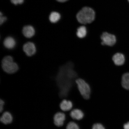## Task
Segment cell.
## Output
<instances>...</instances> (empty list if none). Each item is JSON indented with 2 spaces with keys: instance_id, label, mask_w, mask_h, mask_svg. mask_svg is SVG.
I'll list each match as a JSON object with an SVG mask.
<instances>
[{
  "instance_id": "6da1fadb",
  "label": "cell",
  "mask_w": 129,
  "mask_h": 129,
  "mask_svg": "<svg viewBox=\"0 0 129 129\" xmlns=\"http://www.w3.org/2000/svg\"><path fill=\"white\" fill-rule=\"evenodd\" d=\"M74 69L73 64L69 62L59 68L55 78L56 86L59 97L61 100L68 96L73 82L77 77Z\"/></svg>"
},
{
  "instance_id": "7a4b0ae2",
  "label": "cell",
  "mask_w": 129,
  "mask_h": 129,
  "mask_svg": "<svg viewBox=\"0 0 129 129\" xmlns=\"http://www.w3.org/2000/svg\"><path fill=\"white\" fill-rule=\"evenodd\" d=\"M76 17L77 20L80 23L84 24L90 23L94 20L95 13L91 8L85 7L78 13Z\"/></svg>"
},
{
  "instance_id": "3957f363",
  "label": "cell",
  "mask_w": 129,
  "mask_h": 129,
  "mask_svg": "<svg viewBox=\"0 0 129 129\" xmlns=\"http://www.w3.org/2000/svg\"><path fill=\"white\" fill-rule=\"evenodd\" d=\"M2 67L4 71L8 74L15 73L18 70V65L14 62L12 56H7L3 58L2 61Z\"/></svg>"
},
{
  "instance_id": "277c9868",
  "label": "cell",
  "mask_w": 129,
  "mask_h": 129,
  "mask_svg": "<svg viewBox=\"0 0 129 129\" xmlns=\"http://www.w3.org/2000/svg\"><path fill=\"white\" fill-rule=\"evenodd\" d=\"M75 82L80 94L84 99H89L91 93V89L89 85L82 79H77Z\"/></svg>"
},
{
  "instance_id": "5b68a950",
  "label": "cell",
  "mask_w": 129,
  "mask_h": 129,
  "mask_svg": "<svg viewBox=\"0 0 129 129\" xmlns=\"http://www.w3.org/2000/svg\"><path fill=\"white\" fill-rule=\"evenodd\" d=\"M101 44L103 45L112 46L115 44L116 42L115 36L107 32H104L101 35Z\"/></svg>"
},
{
  "instance_id": "8992f818",
  "label": "cell",
  "mask_w": 129,
  "mask_h": 129,
  "mask_svg": "<svg viewBox=\"0 0 129 129\" xmlns=\"http://www.w3.org/2000/svg\"><path fill=\"white\" fill-rule=\"evenodd\" d=\"M66 118V114L64 112L60 111L56 112L53 117V122L54 124L58 127L63 126Z\"/></svg>"
},
{
  "instance_id": "52a82bcc",
  "label": "cell",
  "mask_w": 129,
  "mask_h": 129,
  "mask_svg": "<svg viewBox=\"0 0 129 129\" xmlns=\"http://www.w3.org/2000/svg\"><path fill=\"white\" fill-rule=\"evenodd\" d=\"M13 116L12 113L8 111H5L0 114V122L4 125L11 124L13 120Z\"/></svg>"
},
{
  "instance_id": "ba28073f",
  "label": "cell",
  "mask_w": 129,
  "mask_h": 129,
  "mask_svg": "<svg viewBox=\"0 0 129 129\" xmlns=\"http://www.w3.org/2000/svg\"><path fill=\"white\" fill-rule=\"evenodd\" d=\"M23 49L26 55L29 56L34 55L36 51L35 45L31 42H28L24 44Z\"/></svg>"
},
{
  "instance_id": "9c48e42d",
  "label": "cell",
  "mask_w": 129,
  "mask_h": 129,
  "mask_svg": "<svg viewBox=\"0 0 129 129\" xmlns=\"http://www.w3.org/2000/svg\"><path fill=\"white\" fill-rule=\"evenodd\" d=\"M73 106L72 102L69 100L64 99L62 100L59 105L60 110L62 112H68L72 109Z\"/></svg>"
},
{
  "instance_id": "30bf717a",
  "label": "cell",
  "mask_w": 129,
  "mask_h": 129,
  "mask_svg": "<svg viewBox=\"0 0 129 129\" xmlns=\"http://www.w3.org/2000/svg\"><path fill=\"white\" fill-rule=\"evenodd\" d=\"M22 33L24 36L27 38L33 37L35 34V30L31 25H28L24 26L22 30Z\"/></svg>"
},
{
  "instance_id": "8fae6325",
  "label": "cell",
  "mask_w": 129,
  "mask_h": 129,
  "mask_svg": "<svg viewBox=\"0 0 129 129\" xmlns=\"http://www.w3.org/2000/svg\"><path fill=\"white\" fill-rule=\"evenodd\" d=\"M84 114L83 111L78 109L72 110L70 113V116L74 120H81L84 117Z\"/></svg>"
},
{
  "instance_id": "7c38bea8",
  "label": "cell",
  "mask_w": 129,
  "mask_h": 129,
  "mask_svg": "<svg viewBox=\"0 0 129 129\" xmlns=\"http://www.w3.org/2000/svg\"><path fill=\"white\" fill-rule=\"evenodd\" d=\"M112 60L116 65L120 66L123 64L125 61L124 56L121 53H117L113 56Z\"/></svg>"
},
{
  "instance_id": "4fadbf2b",
  "label": "cell",
  "mask_w": 129,
  "mask_h": 129,
  "mask_svg": "<svg viewBox=\"0 0 129 129\" xmlns=\"http://www.w3.org/2000/svg\"><path fill=\"white\" fill-rule=\"evenodd\" d=\"M16 44V40L12 37H8L4 40V46L8 49H11L14 48L15 47Z\"/></svg>"
},
{
  "instance_id": "5bb4252c",
  "label": "cell",
  "mask_w": 129,
  "mask_h": 129,
  "mask_svg": "<svg viewBox=\"0 0 129 129\" xmlns=\"http://www.w3.org/2000/svg\"><path fill=\"white\" fill-rule=\"evenodd\" d=\"M121 85L125 89L129 90V73H125L122 75V78Z\"/></svg>"
},
{
  "instance_id": "9a60e30c",
  "label": "cell",
  "mask_w": 129,
  "mask_h": 129,
  "mask_svg": "<svg viewBox=\"0 0 129 129\" xmlns=\"http://www.w3.org/2000/svg\"><path fill=\"white\" fill-rule=\"evenodd\" d=\"M87 30L86 27L82 26L77 28L76 35L77 37L80 38H83L86 36Z\"/></svg>"
},
{
  "instance_id": "2e32d148",
  "label": "cell",
  "mask_w": 129,
  "mask_h": 129,
  "mask_svg": "<svg viewBox=\"0 0 129 129\" xmlns=\"http://www.w3.org/2000/svg\"><path fill=\"white\" fill-rule=\"evenodd\" d=\"M61 18L60 14L56 12H52L50 14L49 20L52 23H55L60 20Z\"/></svg>"
},
{
  "instance_id": "e0dca14e",
  "label": "cell",
  "mask_w": 129,
  "mask_h": 129,
  "mask_svg": "<svg viewBox=\"0 0 129 129\" xmlns=\"http://www.w3.org/2000/svg\"><path fill=\"white\" fill-rule=\"evenodd\" d=\"M66 129H80L79 126L75 122L71 121L68 123L66 127Z\"/></svg>"
},
{
  "instance_id": "ac0fdd59",
  "label": "cell",
  "mask_w": 129,
  "mask_h": 129,
  "mask_svg": "<svg viewBox=\"0 0 129 129\" xmlns=\"http://www.w3.org/2000/svg\"><path fill=\"white\" fill-rule=\"evenodd\" d=\"M92 129H106L102 124L100 123H96L93 124Z\"/></svg>"
},
{
  "instance_id": "d6986e66",
  "label": "cell",
  "mask_w": 129,
  "mask_h": 129,
  "mask_svg": "<svg viewBox=\"0 0 129 129\" xmlns=\"http://www.w3.org/2000/svg\"><path fill=\"white\" fill-rule=\"evenodd\" d=\"M5 104V103L4 100L0 99V114L4 112Z\"/></svg>"
},
{
  "instance_id": "ffe728a7",
  "label": "cell",
  "mask_w": 129,
  "mask_h": 129,
  "mask_svg": "<svg viewBox=\"0 0 129 129\" xmlns=\"http://www.w3.org/2000/svg\"><path fill=\"white\" fill-rule=\"evenodd\" d=\"M13 4L15 5L22 4L24 2V0H10Z\"/></svg>"
},
{
  "instance_id": "44dd1931",
  "label": "cell",
  "mask_w": 129,
  "mask_h": 129,
  "mask_svg": "<svg viewBox=\"0 0 129 129\" xmlns=\"http://www.w3.org/2000/svg\"><path fill=\"white\" fill-rule=\"evenodd\" d=\"M1 17H0V24L1 25L3 24L5 22H6L7 20V17L4 16H3L1 12Z\"/></svg>"
},
{
  "instance_id": "7402d4cb",
  "label": "cell",
  "mask_w": 129,
  "mask_h": 129,
  "mask_svg": "<svg viewBox=\"0 0 129 129\" xmlns=\"http://www.w3.org/2000/svg\"><path fill=\"white\" fill-rule=\"evenodd\" d=\"M123 128L124 129H129V122L123 125Z\"/></svg>"
},
{
  "instance_id": "603a6c76",
  "label": "cell",
  "mask_w": 129,
  "mask_h": 129,
  "mask_svg": "<svg viewBox=\"0 0 129 129\" xmlns=\"http://www.w3.org/2000/svg\"><path fill=\"white\" fill-rule=\"evenodd\" d=\"M56 1L59 2L63 3L67 1H68V0H56Z\"/></svg>"
},
{
  "instance_id": "cb8c5ba5",
  "label": "cell",
  "mask_w": 129,
  "mask_h": 129,
  "mask_svg": "<svg viewBox=\"0 0 129 129\" xmlns=\"http://www.w3.org/2000/svg\"><path fill=\"white\" fill-rule=\"evenodd\" d=\"M128 2H129V0H128Z\"/></svg>"
}]
</instances>
